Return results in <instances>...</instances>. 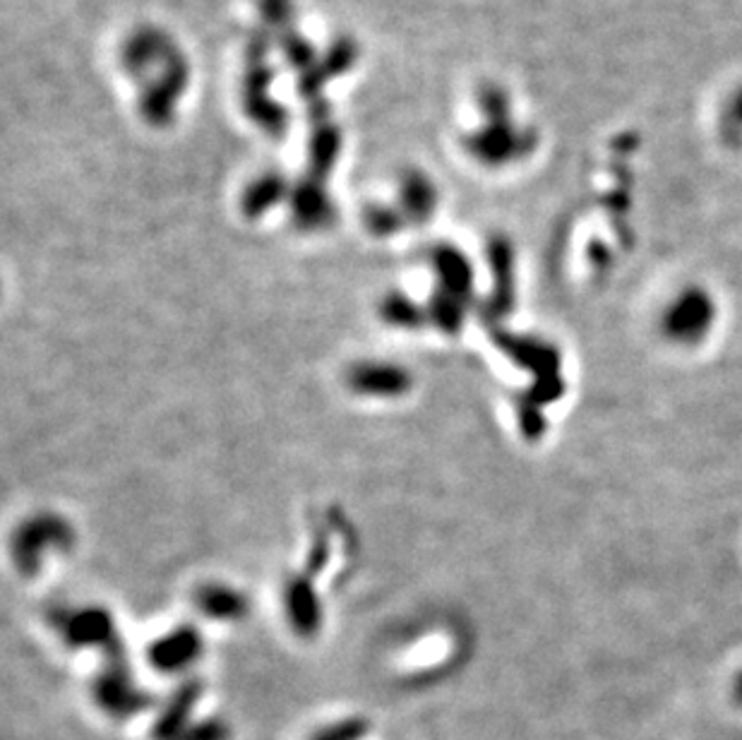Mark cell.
Returning <instances> with one entry per match:
<instances>
[{"label":"cell","instance_id":"10","mask_svg":"<svg viewBox=\"0 0 742 740\" xmlns=\"http://www.w3.org/2000/svg\"><path fill=\"white\" fill-rule=\"evenodd\" d=\"M288 195H292V183L282 173L267 171L246 185V190L240 195V212L248 219H258L264 212L274 210L282 200H288Z\"/></svg>","mask_w":742,"mask_h":740},{"label":"cell","instance_id":"2","mask_svg":"<svg viewBox=\"0 0 742 740\" xmlns=\"http://www.w3.org/2000/svg\"><path fill=\"white\" fill-rule=\"evenodd\" d=\"M178 53L176 44L164 29L140 27L125 39L121 51L123 71L133 79H149Z\"/></svg>","mask_w":742,"mask_h":740},{"label":"cell","instance_id":"21","mask_svg":"<svg viewBox=\"0 0 742 740\" xmlns=\"http://www.w3.org/2000/svg\"><path fill=\"white\" fill-rule=\"evenodd\" d=\"M431 316L435 318V322L440 328H445L449 332H455L459 328V322L463 320V306H461V298L452 296L440 292L433 298V306H431Z\"/></svg>","mask_w":742,"mask_h":740},{"label":"cell","instance_id":"16","mask_svg":"<svg viewBox=\"0 0 742 740\" xmlns=\"http://www.w3.org/2000/svg\"><path fill=\"white\" fill-rule=\"evenodd\" d=\"M280 51L284 55V61L294 67V71L306 73L308 67L318 61V51L316 46L304 34L296 32V29H288L284 34H280Z\"/></svg>","mask_w":742,"mask_h":740},{"label":"cell","instance_id":"15","mask_svg":"<svg viewBox=\"0 0 742 740\" xmlns=\"http://www.w3.org/2000/svg\"><path fill=\"white\" fill-rule=\"evenodd\" d=\"M200 608L210 618H238L246 613V599L234 589L207 587L200 592Z\"/></svg>","mask_w":742,"mask_h":740},{"label":"cell","instance_id":"9","mask_svg":"<svg viewBox=\"0 0 742 740\" xmlns=\"http://www.w3.org/2000/svg\"><path fill=\"white\" fill-rule=\"evenodd\" d=\"M342 155V131L327 119L318 121L308 143V176L327 183Z\"/></svg>","mask_w":742,"mask_h":740},{"label":"cell","instance_id":"12","mask_svg":"<svg viewBox=\"0 0 742 740\" xmlns=\"http://www.w3.org/2000/svg\"><path fill=\"white\" fill-rule=\"evenodd\" d=\"M200 652V638L193 630H181L161 640L152 650V664L164 670H178Z\"/></svg>","mask_w":742,"mask_h":740},{"label":"cell","instance_id":"5","mask_svg":"<svg viewBox=\"0 0 742 740\" xmlns=\"http://www.w3.org/2000/svg\"><path fill=\"white\" fill-rule=\"evenodd\" d=\"M524 149V137H521L512 125L505 121H489L485 128L467 137V152L479 161V164L497 166L515 159Z\"/></svg>","mask_w":742,"mask_h":740},{"label":"cell","instance_id":"11","mask_svg":"<svg viewBox=\"0 0 742 740\" xmlns=\"http://www.w3.org/2000/svg\"><path fill=\"white\" fill-rule=\"evenodd\" d=\"M431 260L435 264V272L440 276V286H443V292L457 298H467L469 288L473 284V272H471L467 256L452 246H437L433 250Z\"/></svg>","mask_w":742,"mask_h":740},{"label":"cell","instance_id":"7","mask_svg":"<svg viewBox=\"0 0 742 740\" xmlns=\"http://www.w3.org/2000/svg\"><path fill=\"white\" fill-rule=\"evenodd\" d=\"M411 378L407 370L392 363H361L351 370L349 385L370 397H397L409 390Z\"/></svg>","mask_w":742,"mask_h":740},{"label":"cell","instance_id":"4","mask_svg":"<svg viewBox=\"0 0 742 740\" xmlns=\"http://www.w3.org/2000/svg\"><path fill=\"white\" fill-rule=\"evenodd\" d=\"M358 61V46L354 39H336L330 51L320 55L316 63H312L306 73L298 75V95L312 101L322 95V89L332 79L342 77L344 73H349Z\"/></svg>","mask_w":742,"mask_h":740},{"label":"cell","instance_id":"18","mask_svg":"<svg viewBox=\"0 0 742 740\" xmlns=\"http://www.w3.org/2000/svg\"><path fill=\"white\" fill-rule=\"evenodd\" d=\"M363 222L373 236H392V234H397L404 224H407V219H404L401 210H397V207L370 205L363 214Z\"/></svg>","mask_w":742,"mask_h":740},{"label":"cell","instance_id":"19","mask_svg":"<svg viewBox=\"0 0 742 740\" xmlns=\"http://www.w3.org/2000/svg\"><path fill=\"white\" fill-rule=\"evenodd\" d=\"M258 10L262 17V27L267 32H288L294 29L296 8L294 0H258Z\"/></svg>","mask_w":742,"mask_h":740},{"label":"cell","instance_id":"13","mask_svg":"<svg viewBox=\"0 0 742 740\" xmlns=\"http://www.w3.org/2000/svg\"><path fill=\"white\" fill-rule=\"evenodd\" d=\"M286 604H288V610H292L294 626L300 632L310 634V632L318 630V626H320V608H318V599H316V594H312L310 584L296 580L292 587H288Z\"/></svg>","mask_w":742,"mask_h":740},{"label":"cell","instance_id":"14","mask_svg":"<svg viewBox=\"0 0 742 740\" xmlns=\"http://www.w3.org/2000/svg\"><path fill=\"white\" fill-rule=\"evenodd\" d=\"M243 109H246L248 119L267 135H284L288 128V111L270 95L243 99Z\"/></svg>","mask_w":742,"mask_h":740},{"label":"cell","instance_id":"22","mask_svg":"<svg viewBox=\"0 0 742 740\" xmlns=\"http://www.w3.org/2000/svg\"><path fill=\"white\" fill-rule=\"evenodd\" d=\"M733 698H735V702L740 704V707H742V674L738 676V680H735V686H733Z\"/></svg>","mask_w":742,"mask_h":740},{"label":"cell","instance_id":"6","mask_svg":"<svg viewBox=\"0 0 742 740\" xmlns=\"http://www.w3.org/2000/svg\"><path fill=\"white\" fill-rule=\"evenodd\" d=\"M288 205H292L294 222L300 229L316 231L332 224L334 219V205L330 200L327 183L316 178H300L292 185V195H288Z\"/></svg>","mask_w":742,"mask_h":740},{"label":"cell","instance_id":"20","mask_svg":"<svg viewBox=\"0 0 742 740\" xmlns=\"http://www.w3.org/2000/svg\"><path fill=\"white\" fill-rule=\"evenodd\" d=\"M382 318L389 320L392 325L399 328H416L421 322V310L413 304L409 296L401 294H389L382 304Z\"/></svg>","mask_w":742,"mask_h":740},{"label":"cell","instance_id":"17","mask_svg":"<svg viewBox=\"0 0 742 740\" xmlns=\"http://www.w3.org/2000/svg\"><path fill=\"white\" fill-rule=\"evenodd\" d=\"M109 634V618L101 610H85L79 616H73L67 638L75 644H97Z\"/></svg>","mask_w":742,"mask_h":740},{"label":"cell","instance_id":"8","mask_svg":"<svg viewBox=\"0 0 742 740\" xmlns=\"http://www.w3.org/2000/svg\"><path fill=\"white\" fill-rule=\"evenodd\" d=\"M399 210L407 222L425 224L437 210V188L423 171H409L399 183Z\"/></svg>","mask_w":742,"mask_h":740},{"label":"cell","instance_id":"3","mask_svg":"<svg viewBox=\"0 0 742 740\" xmlns=\"http://www.w3.org/2000/svg\"><path fill=\"white\" fill-rule=\"evenodd\" d=\"M714 325V304L702 292L682 294L664 316L666 337L680 344H694L706 337Z\"/></svg>","mask_w":742,"mask_h":740},{"label":"cell","instance_id":"1","mask_svg":"<svg viewBox=\"0 0 742 740\" xmlns=\"http://www.w3.org/2000/svg\"><path fill=\"white\" fill-rule=\"evenodd\" d=\"M190 85V65L185 55L178 51L171 61L161 67L157 75L143 85L140 97H137V111L149 128H169L176 121L178 103Z\"/></svg>","mask_w":742,"mask_h":740}]
</instances>
